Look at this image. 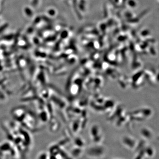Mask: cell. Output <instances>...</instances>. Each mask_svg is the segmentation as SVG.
<instances>
[{
	"label": "cell",
	"instance_id": "obj_4",
	"mask_svg": "<svg viewBox=\"0 0 159 159\" xmlns=\"http://www.w3.org/2000/svg\"><path fill=\"white\" fill-rule=\"evenodd\" d=\"M157 140L159 141V134L158 135L157 137Z\"/></svg>",
	"mask_w": 159,
	"mask_h": 159
},
{
	"label": "cell",
	"instance_id": "obj_3",
	"mask_svg": "<svg viewBox=\"0 0 159 159\" xmlns=\"http://www.w3.org/2000/svg\"><path fill=\"white\" fill-rule=\"evenodd\" d=\"M124 138V140L127 141L125 143V145L127 146L129 149H134L137 148L138 143L135 139L129 136L125 137Z\"/></svg>",
	"mask_w": 159,
	"mask_h": 159
},
{
	"label": "cell",
	"instance_id": "obj_2",
	"mask_svg": "<svg viewBox=\"0 0 159 159\" xmlns=\"http://www.w3.org/2000/svg\"><path fill=\"white\" fill-rule=\"evenodd\" d=\"M145 158H152L156 155V150L152 146L146 145L144 148Z\"/></svg>",
	"mask_w": 159,
	"mask_h": 159
},
{
	"label": "cell",
	"instance_id": "obj_1",
	"mask_svg": "<svg viewBox=\"0 0 159 159\" xmlns=\"http://www.w3.org/2000/svg\"><path fill=\"white\" fill-rule=\"evenodd\" d=\"M140 134L142 139L146 141H150L154 137V133L151 128L144 126L140 129Z\"/></svg>",
	"mask_w": 159,
	"mask_h": 159
}]
</instances>
